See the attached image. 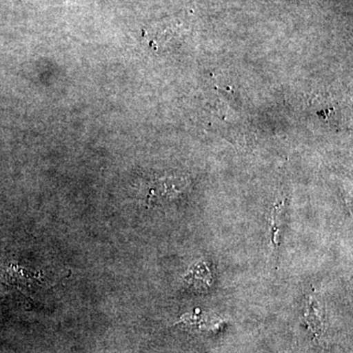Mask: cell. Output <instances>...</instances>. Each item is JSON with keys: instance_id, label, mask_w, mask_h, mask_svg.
Here are the masks:
<instances>
[{"instance_id": "obj_1", "label": "cell", "mask_w": 353, "mask_h": 353, "mask_svg": "<svg viewBox=\"0 0 353 353\" xmlns=\"http://www.w3.org/2000/svg\"><path fill=\"white\" fill-rule=\"evenodd\" d=\"M183 280L190 287L199 292L208 290L213 285L212 273L208 264L204 261H199L192 265L183 277Z\"/></svg>"}, {"instance_id": "obj_2", "label": "cell", "mask_w": 353, "mask_h": 353, "mask_svg": "<svg viewBox=\"0 0 353 353\" xmlns=\"http://www.w3.org/2000/svg\"><path fill=\"white\" fill-rule=\"evenodd\" d=\"M178 179H162V180L158 181V182L150 187V199H158L159 196H161V199H170L173 197L178 196L179 194H182L183 192V188L185 187V183L181 182L180 183H176V181Z\"/></svg>"}, {"instance_id": "obj_3", "label": "cell", "mask_w": 353, "mask_h": 353, "mask_svg": "<svg viewBox=\"0 0 353 353\" xmlns=\"http://www.w3.org/2000/svg\"><path fill=\"white\" fill-rule=\"evenodd\" d=\"M282 214V205L276 206V208L274 209L273 212H272L271 239L272 243H273V245L275 246V248H278V243H280L279 238H280V230L283 222Z\"/></svg>"}]
</instances>
